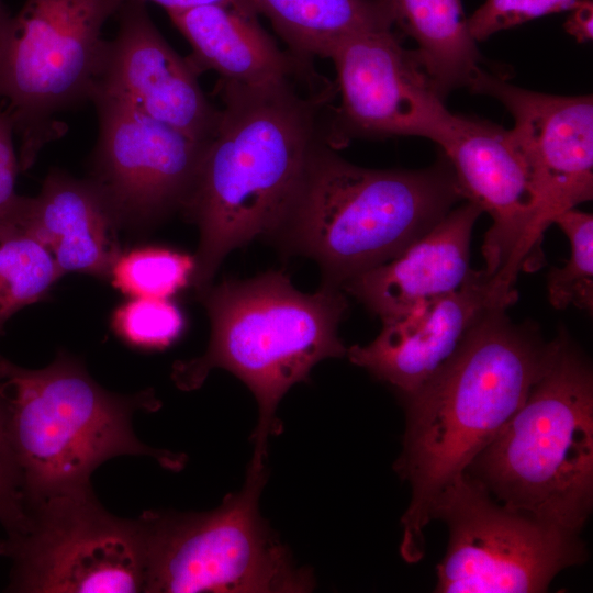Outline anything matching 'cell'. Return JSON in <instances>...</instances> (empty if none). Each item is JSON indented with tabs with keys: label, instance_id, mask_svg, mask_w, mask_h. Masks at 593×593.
Segmentation results:
<instances>
[{
	"label": "cell",
	"instance_id": "cell-1",
	"mask_svg": "<svg viewBox=\"0 0 593 593\" xmlns=\"http://www.w3.org/2000/svg\"><path fill=\"white\" fill-rule=\"evenodd\" d=\"M313 72L254 87L219 81V124L182 209L200 232L191 278L198 296L228 253L279 232L314 154L327 143L334 91L331 85L316 90L315 81L303 90L300 83Z\"/></svg>",
	"mask_w": 593,
	"mask_h": 593
},
{
	"label": "cell",
	"instance_id": "cell-2",
	"mask_svg": "<svg viewBox=\"0 0 593 593\" xmlns=\"http://www.w3.org/2000/svg\"><path fill=\"white\" fill-rule=\"evenodd\" d=\"M551 342L514 324L505 309L483 313L448 360L405 396L406 425L395 470L411 486L401 522L407 562L424 555V529L439 497L525 402Z\"/></svg>",
	"mask_w": 593,
	"mask_h": 593
},
{
	"label": "cell",
	"instance_id": "cell-3",
	"mask_svg": "<svg viewBox=\"0 0 593 593\" xmlns=\"http://www.w3.org/2000/svg\"><path fill=\"white\" fill-rule=\"evenodd\" d=\"M199 298L211 321L208 349L176 362L171 378L179 389L191 391L214 368L238 377L258 403L251 460L265 462L269 438L281 432L276 413L283 395L305 381L317 362L347 353L338 337L347 300L329 286L302 293L280 271L224 280Z\"/></svg>",
	"mask_w": 593,
	"mask_h": 593
},
{
	"label": "cell",
	"instance_id": "cell-4",
	"mask_svg": "<svg viewBox=\"0 0 593 593\" xmlns=\"http://www.w3.org/2000/svg\"><path fill=\"white\" fill-rule=\"evenodd\" d=\"M327 143L314 154L300 195L275 235L314 259L323 286L342 288L391 259L465 200L448 160L421 170L354 165Z\"/></svg>",
	"mask_w": 593,
	"mask_h": 593
},
{
	"label": "cell",
	"instance_id": "cell-5",
	"mask_svg": "<svg viewBox=\"0 0 593 593\" xmlns=\"http://www.w3.org/2000/svg\"><path fill=\"white\" fill-rule=\"evenodd\" d=\"M467 473L502 505L580 534L593 505V376L564 336Z\"/></svg>",
	"mask_w": 593,
	"mask_h": 593
},
{
	"label": "cell",
	"instance_id": "cell-6",
	"mask_svg": "<svg viewBox=\"0 0 593 593\" xmlns=\"http://www.w3.org/2000/svg\"><path fill=\"white\" fill-rule=\"evenodd\" d=\"M0 381L24 499L91 486L93 471L119 456H147L171 471L187 462L186 455L149 447L134 433V413L160 407L153 390L109 392L66 353L42 369L0 356Z\"/></svg>",
	"mask_w": 593,
	"mask_h": 593
},
{
	"label": "cell",
	"instance_id": "cell-7",
	"mask_svg": "<svg viewBox=\"0 0 593 593\" xmlns=\"http://www.w3.org/2000/svg\"><path fill=\"white\" fill-rule=\"evenodd\" d=\"M265 463L250 460L240 491L208 512L146 511V593L310 592L313 573L294 562L259 511Z\"/></svg>",
	"mask_w": 593,
	"mask_h": 593
},
{
	"label": "cell",
	"instance_id": "cell-8",
	"mask_svg": "<svg viewBox=\"0 0 593 593\" xmlns=\"http://www.w3.org/2000/svg\"><path fill=\"white\" fill-rule=\"evenodd\" d=\"M124 0H25L0 33V100L19 139L20 170L63 136L56 115L90 100L107 40Z\"/></svg>",
	"mask_w": 593,
	"mask_h": 593
},
{
	"label": "cell",
	"instance_id": "cell-9",
	"mask_svg": "<svg viewBox=\"0 0 593 593\" xmlns=\"http://www.w3.org/2000/svg\"><path fill=\"white\" fill-rule=\"evenodd\" d=\"M4 532L0 555L12 562L9 592H145L143 522L111 514L92 486L24 499L21 519Z\"/></svg>",
	"mask_w": 593,
	"mask_h": 593
},
{
	"label": "cell",
	"instance_id": "cell-10",
	"mask_svg": "<svg viewBox=\"0 0 593 593\" xmlns=\"http://www.w3.org/2000/svg\"><path fill=\"white\" fill-rule=\"evenodd\" d=\"M448 527L436 592L538 593L586 558L579 535L513 511L467 472L434 507Z\"/></svg>",
	"mask_w": 593,
	"mask_h": 593
},
{
	"label": "cell",
	"instance_id": "cell-11",
	"mask_svg": "<svg viewBox=\"0 0 593 593\" xmlns=\"http://www.w3.org/2000/svg\"><path fill=\"white\" fill-rule=\"evenodd\" d=\"M89 180L119 228L144 231L182 211L208 143L150 119L102 93Z\"/></svg>",
	"mask_w": 593,
	"mask_h": 593
},
{
	"label": "cell",
	"instance_id": "cell-12",
	"mask_svg": "<svg viewBox=\"0 0 593 593\" xmlns=\"http://www.w3.org/2000/svg\"><path fill=\"white\" fill-rule=\"evenodd\" d=\"M335 65L340 103L329 109L327 143L418 136L435 141L451 113L414 51L392 29L365 30L342 40Z\"/></svg>",
	"mask_w": 593,
	"mask_h": 593
},
{
	"label": "cell",
	"instance_id": "cell-13",
	"mask_svg": "<svg viewBox=\"0 0 593 593\" xmlns=\"http://www.w3.org/2000/svg\"><path fill=\"white\" fill-rule=\"evenodd\" d=\"M450 164L466 201L489 213L484 273L514 290L518 272L536 265L532 233L537 194L532 170L512 130L450 113L435 142Z\"/></svg>",
	"mask_w": 593,
	"mask_h": 593
},
{
	"label": "cell",
	"instance_id": "cell-14",
	"mask_svg": "<svg viewBox=\"0 0 593 593\" xmlns=\"http://www.w3.org/2000/svg\"><path fill=\"white\" fill-rule=\"evenodd\" d=\"M499 100L512 114V130L532 170L537 209L532 239L560 213L593 197V100L556 96L508 83L484 70L470 87Z\"/></svg>",
	"mask_w": 593,
	"mask_h": 593
},
{
	"label": "cell",
	"instance_id": "cell-15",
	"mask_svg": "<svg viewBox=\"0 0 593 593\" xmlns=\"http://www.w3.org/2000/svg\"><path fill=\"white\" fill-rule=\"evenodd\" d=\"M115 14L118 32L113 40H107L92 96L115 98L197 142L208 143L216 131L220 109L205 97L187 58L163 37L144 0H124Z\"/></svg>",
	"mask_w": 593,
	"mask_h": 593
},
{
	"label": "cell",
	"instance_id": "cell-16",
	"mask_svg": "<svg viewBox=\"0 0 593 593\" xmlns=\"http://www.w3.org/2000/svg\"><path fill=\"white\" fill-rule=\"evenodd\" d=\"M516 299L517 295L501 291L483 270H471L459 289L384 323L371 343L354 345L346 354L353 363L388 382L405 398L448 360L483 313L506 309Z\"/></svg>",
	"mask_w": 593,
	"mask_h": 593
},
{
	"label": "cell",
	"instance_id": "cell-17",
	"mask_svg": "<svg viewBox=\"0 0 593 593\" xmlns=\"http://www.w3.org/2000/svg\"><path fill=\"white\" fill-rule=\"evenodd\" d=\"M481 213L470 201L456 205L398 255L354 277L340 289L363 303L383 324L403 317L421 303L456 291L472 270L470 239Z\"/></svg>",
	"mask_w": 593,
	"mask_h": 593
},
{
	"label": "cell",
	"instance_id": "cell-18",
	"mask_svg": "<svg viewBox=\"0 0 593 593\" xmlns=\"http://www.w3.org/2000/svg\"><path fill=\"white\" fill-rule=\"evenodd\" d=\"M14 213L49 250L63 276L79 272L110 278L122 253L119 227L89 179L52 170L36 197H20Z\"/></svg>",
	"mask_w": 593,
	"mask_h": 593
},
{
	"label": "cell",
	"instance_id": "cell-19",
	"mask_svg": "<svg viewBox=\"0 0 593 593\" xmlns=\"http://www.w3.org/2000/svg\"><path fill=\"white\" fill-rule=\"evenodd\" d=\"M257 13L253 1H245L200 4L168 15L191 45L187 60L198 76L214 70L222 82L254 87L282 81L313 66L281 51Z\"/></svg>",
	"mask_w": 593,
	"mask_h": 593
},
{
	"label": "cell",
	"instance_id": "cell-20",
	"mask_svg": "<svg viewBox=\"0 0 593 593\" xmlns=\"http://www.w3.org/2000/svg\"><path fill=\"white\" fill-rule=\"evenodd\" d=\"M417 44L415 54L439 94L471 87L483 69L460 0H378Z\"/></svg>",
	"mask_w": 593,
	"mask_h": 593
},
{
	"label": "cell",
	"instance_id": "cell-21",
	"mask_svg": "<svg viewBox=\"0 0 593 593\" xmlns=\"http://www.w3.org/2000/svg\"><path fill=\"white\" fill-rule=\"evenodd\" d=\"M295 57L328 58L345 37L393 24L378 0H251Z\"/></svg>",
	"mask_w": 593,
	"mask_h": 593
},
{
	"label": "cell",
	"instance_id": "cell-22",
	"mask_svg": "<svg viewBox=\"0 0 593 593\" xmlns=\"http://www.w3.org/2000/svg\"><path fill=\"white\" fill-rule=\"evenodd\" d=\"M15 206L0 219V335L10 317L44 299L63 277L49 250L16 219Z\"/></svg>",
	"mask_w": 593,
	"mask_h": 593
},
{
	"label": "cell",
	"instance_id": "cell-23",
	"mask_svg": "<svg viewBox=\"0 0 593 593\" xmlns=\"http://www.w3.org/2000/svg\"><path fill=\"white\" fill-rule=\"evenodd\" d=\"M194 256L161 247L121 253L114 262L112 284L132 298L168 299L191 282Z\"/></svg>",
	"mask_w": 593,
	"mask_h": 593
},
{
	"label": "cell",
	"instance_id": "cell-24",
	"mask_svg": "<svg viewBox=\"0 0 593 593\" xmlns=\"http://www.w3.org/2000/svg\"><path fill=\"white\" fill-rule=\"evenodd\" d=\"M567 235L571 254L563 267L552 268L547 276L550 304L558 310L575 306L593 311V216L569 209L553 220Z\"/></svg>",
	"mask_w": 593,
	"mask_h": 593
},
{
	"label": "cell",
	"instance_id": "cell-25",
	"mask_svg": "<svg viewBox=\"0 0 593 593\" xmlns=\"http://www.w3.org/2000/svg\"><path fill=\"white\" fill-rule=\"evenodd\" d=\"M113 328L130 345L161 349L181 334L184 320L168 299L133 298L113 314Z\"/></svg>",
	"mask_w": 593,
	"mask_h": 593
},
{
	"label": "cell",
	"instance_id": "cell-26",
	"mask_svg": "<svg viewBox=\"0 0 593 593\" xmlns=\"http://www.w3.org/2000/svg\"><path fill=\"white\" fill-rule=\"evenodd\" d=\"M582 0H485L469 18L467 27L475 41L530 20L570 11Z\"/></svg>",
	"mask_w": 593,
	"mask_h": 593
},
{
	"label": "cell",
	"instance_id": "cell-27",
	"mask_svg": "<svg viewBox=\"0 0 593 593\" xmlns=\"http://www.w3.org/2000/svg\"><path fill=\"white\" fill-rule=\"evenodd\" d=\"M23 512L22 474L9 437L5 395L0 381V524L3 529L13 527Z\"/></svg>",
	"mask_w": 593,
	"mask_h": 593
},
{
	"label": "cell",
	"instance_id": "cell-28",
	"mask_svg": "<svg viewBox=\"0 0 593 593\" xmlns=\"http://www.w3.org/2000/svg\"><path fill=\"white\" fill-rule=\"evenodd\" d=\"M13 135L14 130L8 113L0 110V219L8 215L20 199L15 192V183L21 170Z\"/></svg>",
	"mask_w": 593,
	"mask_h": 593
},
{
	"label": "cell",
	"instance_id": "cell-29",
	"mask_svg": "<svg viewBox=\"0 0 593 593\" xmlns=\"http://www.w3.org/2000/svg\"><path fill=\"white\" fill-rule=\"evenodd\" d=\"M566 31L578 42L591 41L593 37V4L591 0H582L570 10L564 23Z\"/></svg>",
	"mask_w": 593,
	"mask_h": 593
},
{
	"label": "cell",
	"instance_id": "cell-30",
	"mask_svg": "<svg viewBox=\"0 0 593 593\" xmlns=\"http://www.w3.org/2000/svg\"><path fill=\"white\" fill-rule=\"evenodd\" d=\"M146 1V0H144ZM163 7L167 13L208 3H238L250 0H149Z\"/></svg>",
	"mask_w": 593,
	"mask_h": 593
},
{
	"label": "cell",
	"instance_id": "cell-31",
	"mask_svg": "<svg viewBox=\"0 0 593 593\" xmlns=\"http://www.w3.org/2000/svg\"><path fill=\"white\" fill-rule=\"evenodd\" d=\"M10 16L11 14L8 11L5 4L3 3V0H0V33L3 30L4 25L7 24Z\"/></svg>",
	"mask_w": 593,
	"mask_h": 593
}]
</instances>
